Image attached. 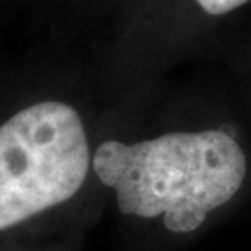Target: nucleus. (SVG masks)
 Masks as SVG:
<instances>
[{"label":"nucleus","instance_id":"obj_1","mask_svg":"<svg viewBox=\"0 0 251 251\" xmlns=\"http://www.w3.org/2000/svg\"><path fill=\"white\" fill-rule=\"evenodd\" d=\"M93 175L121 214L190 234L238 198L250 158L225 128H186L130 144L106 140L93 151Z\"/></svg>","mask_w":251,"mask_h":251},{"label":"nucleus","instance_id":"obj_3","mask_svg":"<svg viewBox=\"0 0 251 251\" xmlns=\"http://www.w3.org/2000/svg\"><path fill=\"white\" fill-rule=\"evenodd\" d=\"M194 2L205 11L206 15L222 17V15H227L234 9L246 6L250 0H194Z\"/></svg>","mask_w":251,"mask_h":251},{"label":"nucleus","instance_id":"obj_2","mask_svg":"<svg viewBox=\"0 0 251 251\" xmlns=\"http://www.w3.org/2000/svg\"><path fill=\"white\" fill-rule=\"evenodd\" d=\"M93 173L86 123L63 100H37L0 125V231L71 201Z\"/></svg>","mask_w":251,"mask_h":251}]
</instances>
